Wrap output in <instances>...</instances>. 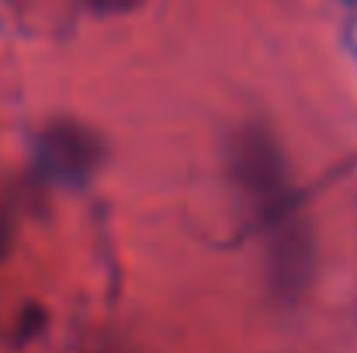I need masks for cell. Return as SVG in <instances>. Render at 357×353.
I'll list each match as a JSON object with an SVG mask.
<instances>
[{"label":"cell","mask_w":357,"mask_h":353,"mask_svg":"<svg viewBox=\"0 0 357 353\" xmlns=\"http://www.w3.org/2000/svg\"><path fill=\"white\" fill-rule=\"evenodd\" d=\"M229 177H233V187H236L253 229L264 242L274 291L295 298L312 281L316 239H312L302 194L291 180L288 156L281 152L278 139L267 128L246 125L233 135Z\"/></svg>","instance_id":"1"},{"label":"cell","mask_w":357,"mask_h":353,"mask_svg":"<svg viewBox=\"0 0 357 353\" xmlns=\"http://www.w3.org/2000/svg\"><path fill=\"white\" fill-rule=\"evenodd\" d=\"M98 156H101L98 142L91 139V132L77 125L52 128L42 139V166L59 180H80L84 173L98 166Z\"/></svg>","instance_id":"2"},{"label":"cell","mask_w":357,"mask_h":353,"mask_svg":"<svg viewBox=\"0 0 357 353\" xmlns=\"http://www.w3.org/2000/svg\"><path fill=\"white\" fill-rule=\"evenodd\" d=\"M84 3L98 14H128V10L142 7V0H84Z\"/></svg>","instance_id":"3"}]
</instances>
